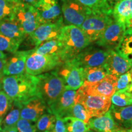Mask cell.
Returning <instances> with one entry per match:
<instances>
[{
    "label": "cell",
    "mask_w": 132,
    "mask_h": 132,
    "mask_svg": "<svg viewBox=\"0 0 132 132\" xmlns=\"http://www.w3.org/2000/svg\"><path fill=\"white\" fill-rule=\"evenodd\" d=\"M37 76L26 73L4 76L1 82V89L12 101L23 103L37 95Z\"/></svg>",
    "instance_id": "1"
},
{
    "label": "cell",
    "mask_w": 132,
    "mask_h": 132,
    "mask_svg": "<svg viewBox=\"0 0 132 132\" xmlns=\"http://www.w3.org/2000/svg\"><path fill=\"white\" fill-rule=\"evenodd\" d=\"M57 39L62 46L61 58L63 62L73 59L91 44L81 29L73 25H64Z\"/></svg>",
    "instance_id": "2"
},
{
    "label": "cell",
    "mask_w": 132,
    "mask_h": 132,
    "mask_svg": "<svg viewBox=\"0 0 132 132\" xmlns=\"http://www.w3.org/2000/svg\"><path fill=\"white\" fill-rule=\"evenodd\" d=\"M37 95L44 100L48 108L65 90L64 82L56 70L37 75Z\"/></svg>",
    "instance_id": "3"
},
{
    "label": "cell",
    "mask_w": 132,
    "mask_h": 132,
    "mask_svg": "<svg viewBox=\"0 0 132 132\" xmlns=\"http://www.w3.org/2000/svg\"><path fill=\"white\" fill-rule=\"evenodd\" d=\"M61 57L56 55L40 54L31 50L25 64V73L33 76L50 72L63 64Z\"/></svg>",
    "instance_id": "4"
},
{
    "label": "cell",
    "mask_w": 132,
    "mask_h": 132,
    "mask_svg": "<svg viewBox=\"0 0 132 132\" xmlns=\"http://www.w3.org/2000/svg\"><path fill=\"white\" fill-rule=\"evenodd\" d=\"M75 101L83 105L90 118L104 114L111 105V98L85 91L81 88L77 90Z\"/></svg>",
    "instance_id": "5"
},
{
    "label": "cell",
    "mask_w": 132,
    "mask_h": 132,
    "mask_svg": "<svg viewBox=\"0 0 132 132\" xmlns=\"http://www.w3.org/2000/svg\"><path fill=\"white\" fill-rule=\"evenodd\" d=\"M12 20L15 21L27 36L41 24L34 6L22 2L16 3Z\"/></svg>",
    "instance_id": "6"
},
{
    "label": "cell",
    "mask_w": 132,
    "mask_h": 132,
    "mask_svg": "<svg viewBox=\"0 0 132 132\" xmlns=\"http://www.w3.org/2000/svg\"><path fill=\"white\" fill-rule=\"evenodd\" d=\"M113 20V16L110 15L92 12L86 18L80 28L92 43L98 40L106 28Z\"/></svg>",
    "instance_id": "7"
},
{
    "label": "cell",
    "mask_w": 132,
    "mask_h": 132,
    "mask_svg": "<svg viewBox=\"0 0 132 132\" xmlns=\"http://www.w3.org/2000/svg\"><path fill=\"white\" fill-rule=\"evenodd\" d=\"M55 70L63 81L66 90H77L83 85V68L72 60L64 62Z\"/></svg>",
    "instance_id": "8"
},
{
    "label": "cell",
    "mask_w": 132,
    "mask_h": 132,
    "mask_svg": "<svg viewBox=\"0 0 132 132\" xmlns=\"http://www.w3.org/2000/svg\"><path fill=\"white\" fill-rule=\"evenodd\" d=\"M61 12L64 22L67 25H73L80 27L87 16L92 11L81 4L77 0H61Z\"/></svg>",
    "instance_id": "9"
},
{
    "label": "cell",
    "mask_w": 132,
    "mask_h": 132,
    "mask_svg": "<svg viewBox=\"0 0 132 132\" xmlns=\"http://www.w3.org/2000/svg\"><path fill=\"white\" fill-rule=\"evenodd\" d=\"M64 25L62 16L56 21L40 24L28 36L29 39L36 48L43 42L57 39L60 35L62 28Z\"/></svg>",
    "instance_id": "10"
},
{
    "label": "cell",
    "mask_w": 132,
    "mask_h": 132,
    "mask_svg": "<svg viewBox=\"0 0 132 132\" xmlns=\"http://www.w3.org/2000/svg\"><path fill=\"white\" fill-rule=\"evenodd\" d=\"M106 57L107 50L88 46L72 60L82 68H89L104 65Z\"/></svg>",
    "instance_id": "11"
},
{
    "label": "cell",
    "mask_w": 132,
    "mask_h": 132,
    "mask_svg": "<svg viewBox=\"0 0 132 132\" xmlns=\"http://www.w3.org/2000/svg\"><path fill=\"white\" fill-rule=\"evenodd\" d=\"M125 30V24L114 20L106 28L101 37L95 42L96 44L106 50H115L122 39Z\"/></svg>",
    "instance_id": "12"
},
{
    "label": "cell",
    "mask_w": 132,
    "mask_h": 132,
    "mask_svg": "<svg viewBox=\"0 0 132 132\" xmlns=\"http://www.w3.org/2000/svg\"><path fill=\"white\" fill-rule=\"evenodd\" d=\"M20 118L36 122L42 116L48 111V106L42 98L38 95L32 97L21 103Z\"/></svg>",
    "instance_id": "13"
},
{
    "label": "cell",
    "mask_w": 132,
    "mask_h": 132,
    "mask_svg": "<svg viewBox=\"0 0 132 132\" xmlns=\"http://www.w3.org/2000/svg\"><path fill=\"white\" fill-rule=\"evenodd\" d=\"M34 6L41 24L56 21L62 16L59 0H38Z\"/></svg>",
    "instance_id": "14"
},
{
    "label": "cell",
    "mask_w": 132,
    "mask_h": 132,
    "mask_svg": "<svg viewBox=\"0 0 132 132\" xmlns=\"http://www.w3.org/2000/svg\"><path fill=\"white\" fill-rule=\"evenodd\" d=\"M31 50L16 51L6 59L3 69L4 76L16 75L25 73V64Z\"/></svg>",
    "instance_id": "15"
},
{
    "label": "cell",
    "mask_w": 132,
    "mask_h": 132,
    "mask_svg": "<svg viewBox=\"0 0 132 132\" xmlns=\"http://www.w3.org/2000/svg\"><path fill=\"white\" fill-rule=\"evenodd\" d=\"M108 74L119 77L132 69L131 64L114 50H107V57L104 64Z\"/></svg>",
    "instance_id": "16"
},
{
    "label": "cell",
    "mask_w": 132,
    "mask_h": 132,
    "mask_svg": "<svg viewBox=\"0 0 132 132\" xmlns=\"http://www.w3.org/2000/svg\"><path fill=\"white\" fill-rule=\"evenodd\" d=\"M117 76L108 74L101 81L93 85H84L80 87L85 91L111 98L112 95L116 91Z\"/></svg>",
    "instance_id": "17"
},
{
    "label": "cell",
    "mask_w": 132,
    "mask_h": 132,
    "mask_svg": "<svg viewBox=\"0 0 132 132\" xmlns=\"http://www.w3.org/2000/svg\"><path fill=\"white\" fill-rule=\"evenodd\" d=\"M77 90H65L58 98L48 108V112L63 118L75 103Z\"/></svg>",
    "instance_id": "18"
},
{
    "label": "cell",
    "mask_w": 132,
    "mask_h": 132,
    "mask_svg": "<svg viewBox=\"0 0 132 132\" xmlns=\"http://www.w3.org/2000/svg\"><path fill=\"white\" fill-rule=\"evenodd\" d=\"M87 123L90 129L95 132H113L122 128L116 122L110 110L100 116L90 118Z\"/></svg>",
    "instance_id": "19"
},
{
    "label": "cell",
    "mask_w": 132,
    "mask_h": 132,
    "mask_svg": "<svg viewBox=\"0 0 132 132\" xmlns=\"http://www.w3.org/2000/svg\"><path fill=\"white\" fill-rule=\"evenodd\" d=\"M110 111L116 122L120 127L125 129L132 128V105L118 107L111 105Z\"/></svg>",
    "instance_id": "20"
},
{
    "label": "cell",
    "mask_w": 132,
    "mask_h": 132,
    "mask_svg": "<svg viewBox=\"0 0 132 132\" xmlns=\"http://www.w3.org/2000/svg\"><path fill=\"white\" fill-rule=\"evenodd\" d=\"M0 34L22 43L27 35L18 25L15 21L12 20H0Z\"/></svg>",
    "instance_id": "21"
},
{
    "label": "cell",
    "mask_w": 132,
    "mask_h": 132,
    "mask_svg": "<svg viewBox=\"0 0 132 132\" xmlns=\"http://www.w3.org/2000/svg\"><path fill=\"white\" fill-rule=\"evenodd\" d=\"M132 13V0H119L113 7L114 20L125 24L128 16Z\"/></svg>",
    "instance_id": "22"
},
{
    "label": "cell",
    "mask_w": 132,
    "mask_h": 132,
    "mask_svg": "<svg viewBox=\"0 0 132 132\" xmlns=\"http://www.w3.org/2000/svg\"><path fill=\"white\" fill-rule=\"evenodd\" d=\"M108 74L105 65L83 68L84 85H93L101 81Z\"/></svg>",
    "instance_id": "23"
},
{
    "label": "cell",
    "mask_w": 132,
    "mask_h": 132,
    "mask_svg": "<svg viewBox=\"0 0 132 132\" xmlns=\"http://www.w3.org/2000/svg\"><path fill=\"white\" fill-rule=\"evenodd\" d=\"M21 103L13 101L12 106L0 124V130L5 131L8 128L16 126L18 120L20 118Z\"/></svg>",
    "instance_id": "24"
},
{
    "label": "cell",
    "mask_w": 132,
    "mask_h": 132,
    "mask_svg": "<svg viewBox=\"0 0 132 132\" xmlns=\"http://www.w3.org/2000/svg\"><path fill=\"white\" fill-rule=\"evenodd\" d=\"M33 52L40 54L56 55L61 57L62 53V46L58 39H52L43 42L37 47L34 48Z\"/></svg>",
    "instance_id": "25"
},
{
    "label": "cell",
    "mask_w": 132,
    "mask_h": 132,
    "mask_svg": "<svg viewBox=\"0 0 132 132\" xmlns=\"http://www.w3.org/2000/svg\"><path fill=\"white\" fill-rule=\"evenodd\" d=\"M115 51L128 61L132 67V31L126 29Z\"/></svg>",
    "instance_id": "26"
},
{
    "label": "cell",
    "mask_w": 132,
    "mask_h": 132,
    "mask_svg": "<svg viewBox=\"0 0 132 132\" xmlns=\"http://www.w3.org/2000/svg\"><path fill=\"white\" fill-rule=\"evenodd\" d=\"M77 1L86 7L91 10L93 12L103 13L112 16L113 9L110 7L106 0H77Z\"/></svg>",
    "instance_id": "27"
},
{
    "label": "cell",
    "mask_w": 132,
    "mask_h": 132,
    "mask_svg": "<svg viewBox=\"0 0 132 132\" xmlns=\"http://www.w3.org/2000/svg\"><path fill=\"white\" fill-rule=\"evenodd\" d=\"M56 122V117L52 113H44L36 122L35 125L37 132H51Z\"/></svg>",
    "instance_id": "28"
},
{
    "label": "cell",
    "mask_w": 132,
    "mask_h": 132,
    "mask_svg": "<svg viewBox=\"0 0 132 132\" xmlns=\"http://www.w3.org/2000/svg\"><path fill=\"white\" fill-rule=\"evenodd\" d=\"M63 119L65 127V132H85L90 129L88 123L72 118V117H64Z\"/></svg>",
    "instance_id": "29"
},
{
    "label": "cell",
    "mask_w": 132,
    "mask_h": 132,
    "mask_svg": "<svg viewBox=\"0 0 132 132\" xmlns=\"http://www.w3.org/2000/svg\"><path fill=\"white\" fill-rule=\"evenodd\" d=\"M67 116L76 118L87 123H88L89 120L90 119L83 105L79 102L75 101L73 105L70 108V110H69V111L67 112L65 117Z\"/></svg>",
    "instance_id": "30"
},
{
    "label": "cell",
    "mask_w": 132,
    "mask_h": 132,
    "mask_svg": "<svg viewBox=\"0 0 132 132\" xmlns=\"http://www.w3.org/2000/svg\"><path fill=\"white\" fill-rule=\"evenodd\" d=\"M111 105L118 107L132 105V97L126 90H117L111 97Z\"/></svg>",
    "instance_id": "31"
},
{
    "label": "cell",
    "mask_w": 132,
    "mask_h": 132,
    "mask_svg": "<svg viewBox=\"0 0 132 132\" xmlns=\"http://www.w3.org/2000/svg\"><path fill=\"white\" fill-rule=\"evenodd\" d=\"M21 42L0 34V51L13 53L18 50Z\"/></svg>",
    "instance_id": "32"
},
{
    "label": "cell",
    "mask_w": 132,
    "mask_h": 132,
    "mask_svg": "<svg viewBox=\"0 0 132 132\" xmlns=\"http://www.w3.org/2000/svg\"><path fill=\"white\" fill-rule=\"evenodd\" d=\"M16 3L7 0H0V20H12Z\"/></svg>",
    "instance_id": "33"
},
{
    "label": "cell",
    "mask_w": 132,
    "mask_h": 132,
    "mask_svg": "<svg viewBox=\"0 0 132 132\" xmlns=\"http://www.w3.org/2000/svg\"><path fill=\"white\" fill-rule=\"evenodd\" d=\"M13 101L2 89H0V124L12 106Z\"/></svg>",
    "instance_id": "34"
},
{
    "label": "cell",
    "mask_w": 132,
    "mask_h": 132,
    "mask_svg": "<svg viewBox=\"0 0 132 132\" xmlns=\"http://www.w3.org/2000/svg\"><path fill=\"white\" fill-rule=\"evenodd\" d=\"M132 85V80L129 72L119 76L116 82L117 90H125Z\"/></svg>",
    "instance_id": "35"
},
{
    "label": "cell",
    "mask_w": 132,
    "mask_h": 132,
    "mask_svg": "<svg viewBox=\"0 0 132 132\" xmlns=\"http://www.w3.org/2000/svg\"><path fill=\"white\" fill-rule=\"evenodd\" d=\"M16 127L19 132H37L35 123L24 119L20 118L16 124Z\"/></svg>",
    "instance_id": "36"
},
{
    "label": "cell",
    "mask_w": 132,
    "mask_h": 132,
    "mask_svg": "<svg viewBox=\"0 0 132 132\" xmlns=\"http://www.w3.org/2000/svg\"><path fill=\"white\" fill-rule=\"evenodd\" d=\"M55 124L51 132H65V127L63 119L57 116H55Z\"/></svg>",
    "instance_id": "37"
},
{
    "label": "cell",
    "mask_w": 132,
    "mask_h": 132,
    "mask_svg": "<svg viewBox=\"0 0 132 132\" xmlns=\"http://www.w3.org/2000/svg\"><path fill=\"white\" fill-rule=\"evenodd\" d=\"M125 26L126 29L132 31V13L127 19L125 22Z\"/></svg>",
    "instance_id": "38"
},
{
    "label": "cell",
    "mask_w": 132,
    "mask_h": 132,
    "mask_svg": "<svg viewBox=\"0 0 132 132\" xmlns=\"http://www.w3.org/2000/svg\"><path fill=\"white\" fill-rule=\"evenodd\" d=\"M5 62H6V59H0V84H1V80L4 76L3 74V69H4Z\"/></svg>",
    "instance_id": "39"
},
{
    "label": "cell",
    "mask_w": 132,
    "mask_h": 132,
    "mask_svg": "<svg viewBox=\"0 0 132 132\" xmlns=\"http://www.w3.org/2000/svg\"><path fill=\"white\" fill-rule=\"evenodd\" d=\"M38 0H20V2H22L26 3V4H29L32 6H34L37 2Z\"/></svg>",
    "instance_id": "40"
},
{
    "label": "cell",
    "mask_w": 132,
    "mask_h": 132,
    "mask_svg": "<svg viewBox=\"0 0 132 132\" xmlns=\"http://www.w3.org/2000/svg\"><path fill=\"white\" fill-rule=\"evenodd\" d=\"M106 1L107 2H108V4L110 6V7L113 9V6H114L116 3L118 2V1H119V0H106Z\"/></svg>",
    "instance_id": "41"
},
{
    "label": "cell",
    "mask_w": 132,
    "mask_h": 132,
    "mask_svg": "<svg viewBox=\"0 0 132 132\" xmlns=\"http://www.w3.org/2000/svg\"><path fill=\"white\" fill-rule=\"evenodd\" d=\"M3 132H18V130H17V128L16 127V126H15V127H13L8 128V129L6 130L5 131Z\"/></svg>",
    "instance_id": "42"
},
{
    "label": "cell",
    "mask_w": 132,
    "mask_h": 132,
    "mask_svg": "<svg viewBox=\"0 0 132 132\" xmlns=\"http://www.w3.org/2000/svg\"><path fill=\"white\" fill-rule=\"evenodd\" d=\"M7 54L4 53L0 51V59H5L7 58Z\"/></svg>",
    "instance_id": "43"
},
{
    "label": "cell",
    "mask_w": 132,
    "mask_h": 132,
    "mask_svg": "<svg viewBox=\"0 0 132 132\" xmlns=\"http://www.w3.org/2000/svg\"><path fill=\"white\" fill-rule=\"evenodd\" d=\"M113 132H127V131H126V129H125V128H120L119 129L116 130V131H113Z\"/></svg>",
    "instance_id": "44"
},
{
    "label": "cell",
    "mask_w": 132,
    "mask_h": 132,
    "mask_svg": "<svg viewBox=\"0 0 132 132\" xmlns=\"http://www.w3.org/2000/svg\"><path fill=\"white\" fill-rule=\"evenodd\" d=\"M125 90H126V91H127L128 93H129L131 95V96L132 97V85L129 87V88H128L127 89Z\"/></svg>",
    "instance_id": "45"
},
{
    "label": "cell",
    "mask_w": 132,
    "mask_h": 132,
    "mask_svg": "<svg viewBox=\"0 0 132 132\" xmlns=\"http://www.w3.org/2000/svg\"><path fill=\"white\" fill-rule=\"evenodd\" d=\"M9 1H11V2H14V3H18L20 2V0H7Z\"/></svg>",
    "instance_id": "46"
},
{
    "label": "cell",
    "mask_w": 132,
    "mask_h": 132,
    "mask_svg": "<svg viewBox=\"0 0 132 132\" xmlns=\"http://www.w3.org/2000/svg\"><path fill=\"white\" fill-rule=\"evenodd\" d=\"M128 72H129V73L130 74V77H131V80H132V69H130V70L128 71Z\"/></svg>",
    "instance_id": "47"
},
{
    "label": "cell",
    "mask_w": 132,
    "mask_h": 132,
    "mask_svg": "<svg viewBox=\"0 0 132 132\" xmlns=\"http://www.w3.org/2000/svg\"><path fill=\"white\" fill-rule=\"evenodd\" d=\"M127 132H132V128H129V129H126Z\"/></svg>",
    "instance_id": "48"
},
{
    "label": "cell",
    "mask_w": 132,
    "mask_h": 132,
    "mask_svg": "<svg viewBox=\"0 0 132 132\" xmlns=\"http://www.w3.org/2000/svg\"><path fill=\"white\" fill-rule=\"evenodd\" d=\"M85 132H95V131H94V130H92L91 129H89V130H87V131H85Z\"/></svg>",
    "instance_id": "49"
},
{
    "label": "cell",
    "mask_w": 132,
    "mask_h": 132,
    "mask_svg": "<svg viewBox=\"0 0 132 132\" xmlns=\"http://www.w3.org/2000/svg\"><path fill=\"white\" fill-rule=\"evenodd\" d=\"M0 89H1V84H0Z\"/></svg>",
    "instance_id": "50"
},
{
    "label": "cell",
    "mask_w": 132,
    "mask_h": 132,
    "mask_svg": "<svg viewBox=\"0 0 132 132\" xmlns=\"http://www.w3.org/2000/svg\"><path fill=\"white\" fill-rule=\"evenodd\" d=\"M0 132H3L2 131H1V130H0Z\"/></svg>",
    "instance_id": "51"
}]
</instances>
